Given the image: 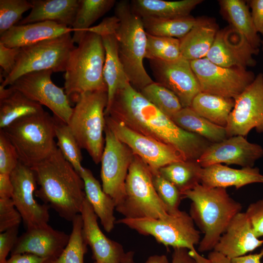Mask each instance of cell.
<instances>
[{
	"instance_id": "6da1fadb",
	"label": "cell",
	"mask_w": 263,
	"mask_h": 263,
	"mask_svg": "<svg viewBox=\"0 0 263 263\" xmlns=\"http://www.w3.org/2000/svg\"><path fill=\"white\" fill-rule=\"evenodd\" d=\"M105 115L171 146L185 161H197L211 144L205 138L181 128L130 82L118 90Z\"/></svg>"
},
{
	"instance_id": "7a4b0ae2",
	"label": "cell",
	"mask_w": 263,
	"mask_h": 263,
	"mask_svg": "<svg viewBox=\"0 0 263 263\" xmlns=\"http://www.w3.org/2000/svg\"><path fill=\"white\" fill-rule=\"evenodd\" d=\"M39 188L35 196L71 222L80 214L86 199L83 181L57 145L45 159L31 167Z\"/></svg>"
},
{
	"instance_id": "3957f363",
	"label": "cell",
	"mask_w": 263,
	"mask_h": 263,
	"mask_svg": "<svg viewBox=\"0 0 263 263\" xmlns=\"http://www.w3.org/2000/svg\"><path fill=\"white\" fill-rule=\"evenodd\" d=\"M191 201L189 215L204 234L198 250H213L233 217L241 212L242 205L228 194L226 188H208L199 184L183 193Z\"/></svg>"
},
{
	"instance_id": "277c9868",
	"label": "cell",
	"mask_w": 263,
	"mask_h": 263,
	"mask_svg": "<svg viewBox=\"0 0 263 263\" xmlns=\"http://www.w3.org/2000/svg\"><path fill=\"white\" fill-rule=\"evenodd\" d=\"M114 14L117 18L115 32L119 59L131 84L139 91L154 81L143 64L147 33L141 18L133 12L129 1L116 2Z\"/></svg>"
},
{
	"instance_id": "5b68a950",
	"label": "cell",
	"mask_w": 263,
	"mask_h": 263,
	"mask_svg": "<svg viewBox=\"0 0 263 263\" xmlns=\"http://www.w3.org/2000/svg\"><path fill=\"white\" fill-rule=\"evenodd\" d=\"M105 52L101 36L88 31L72 52L64 75V89L69 99L75 101L89 92H107L103 70Z\"/></svg>"
},
{
	"instance_id": "8992f818",
	"label": "cell",
	"mask_w": 263,
	"mask_h": 263,
	"mask_svg": "<svg viewBox=\"0 0 263 263\" xmlns=\"http://www.w3.org/2000/svg\"><path fill=\"white\" fill-rule=\"evenodd\" d=\"M0 130L14 146L19 162L30 168L47 157L56 146L55 118L44 110Z\"/></svg>"
},
{
	"instance_id": "52a82bcc",
	"label": "cell",
	"mask_w": 263,
	"mask_h": 263,
	"mask_svg": "<svg viewBox=\"0 0 263 263\" xmlns=\"http://www.w3.org/2000/svg\"><path fill=\"white\" fill-rule=\"evenodd\" d=\"M68 123L81 149L85 150L94 163L100 162L105 145L103 137L107 92L94 91L80 94Z\"/></svg>"
},
{
	"instance_id": "ba28073f",
	"label": "cell",
	"mask_w": 263,
	"mask_h": 263,
	"mask_svg": "<svg viewBox=\"0 0 263 263\" xmlns=\"http://www.w3.org/2000/svg\"><path fill=\"white\" fill-rule=\"evenodd\" d=\"M115 224H123L141 235L151 236L166 247L188 249L196 263H210L195 249V245L200 242V231L196 228L189 214L184 211L164 219L123 218Z\"/></svg>"
},
{
	"instance_id": "9c48e42d",
	"label": "cell",
	"mask_w": 263,
	"mask_h": 263,
	"mask_svg": "<svg viewBox=\"0 0 263 263\" xmlns=\"http://www.w3.org/2000/svg\"><path fill=\"white\" fill-rule=\"evenodd\" d=\"M125 195L115 210L125 218L164 219L169 214L154 187L150 168L134 155L125 185Z\"/></svg>"
},
{
	"instance_id": "30bf717a",
	"label": "cell",
	"mask_w": 263,
	"mask_h": 263,
	"mask_svg": "<svg viewBox=\"0 0 263 263\" xmlns=\"http://www.w3.org/2000/svg\"><path fill=\"white\" fill-rule=\"evenodd\" d=\"M71 33L20 48L12 72L0 86L6 87L22 75L34 72H65L72 52L76 48Z\"/></svg>"
},
{
	"instance_id": "8fae6325",
	"label": "cell",
	"mask_w": 263,
	"mask_h": 263,
	"mask_svg": "<svg viewBox=\"0 0 263 263\" xmlns=\"http://www.w3.org/2000/svg\"><path fill=\"white\" fill-rule=\"evenodd\" d=\"M104 133L105 145L100 161L102 187L116 207L124 198L125 181L135 155L106 125Z\"/></svg>"
},
{
	"instance_id": "7c38bea8",
	"label": "cell",
	"mask_w": 263,
	"mask_h": 263,
	"mask_svg": "<svg viewBox=\"0 0 263 263\" xmlns=\"http://www.w3.org/2000/svg\"><path fill=\"white\" fill-rule=\"evenodd\" d=\"M201 92L234 99L254 80V73L247 69L224 67L207 58L190 61Z\"/></svg>"
},
{
	"instance_id": "4fadbf2b",
	"label": "cell",
	"mask_w": 263,
	"mask_h": 263,
	"mask_svg": "<svg viewBox=\"0 0 263 263\" xmlns=\"http://www.w3.org/2000/svg\"><path fill=\"white\" fill-rule=\"evenodd\" d=\"M105 120L106 125L148 166L151 172L158 171L172 163L185 160L171 146L140 133L109 115L105 116Z\"/></svg>"
},
{
	"instance_id": "5bb4252c",
	"label": "cell",
	"mask_w": 263,
	"mask_h": 263,
	"mask_svg": "<svg viewBox=\"0 0 263 263\" xmlns=\"http://www.w3.org/2000/svg\"><path fill=\"white\" fill-rule=\"evenodd\" d=\"M50 70L26 74L9 86L31 100L49 108L54 116L68 123L73 112L70 99L64 88L56 86L51 79Z\"/></svg>"
},
{
	"instance_id": "9a60e30c",
	"label": "cell",
	"mask_w": 263,
	"mask_h": 263,
	"mask_svg": "<svg viewBox=\"0 0 263 263\" xmlns=\"http://www.w3.org/2000/svg\"><path fill=\"white\" fill-rule=\"evenodd\" d=\"M234 99V106L225 127L227 137H245L252 129L263 133V74H258Z\"/></svg>"
},
{
	"instance_id": "2e32d148",
	"label": "cell",
	"mask_w": 263,
	"mask_h": 263,
	"mask_svg": "<svg viewBox=\"0 0 263 263\" xmlns=\"http://www.w3.org/2000/svg\"><path fill=\"white\" fill-rule=\"evenodd\" d=\"M10 177L14 187L12 199L26 228L48 224L50 207L35 198L38 184L32 169L19 162Z\"/></svg>"
},
{
	"instance_id": "e0dca14e",
	"label": "cell",
	"mask_w": 263,
	"mask_h": 263,
	"mask_svg": "<svg viewBox=\"0 0 263 263\" xmlns=\"http://www.w3.org/2000/svg\"><path fill=\"white\" fill-rule=\"evenodd\" d=\"M155 82L172 91L183 108L190 107L201 89L190 61L181 57L171 61L149 60Z\"/></svg>"
},
{
	"instance_id": "ac0fdd59",
	"label": "cell",
	"mask_w": 263,
	"mask_h": 263,
	"mask_svg": "<svg viewBox=\"0 0 263 263\" xmlns=\"http://www.w3.org/2000/svg\"><path fill=\"white\" fill-rule=\"evenodd\" d=\"M259 53V50L253 48L241 34L229 25L219 29L206 58L222 67L247 69L256 65L253 56Z\"/></svg>"
},
{
	"instance_id": "d6986e66",
	"label": "cell",
	"mask_w": 263,
	"mask_h": 263,
	"mask_svg": "<svg viewBox=\"0 0 263 263\" xmlns=\"http://www.w3.org/2000/svg\"><path fill=\"white\" fill-rule=\"evenodd\" d=\"M83 235L97 263H134V252H125L120 243L108 238L100 229L97 216L86 198L80 212Z\"/></svg>"
},
{
	"instance_id": "ffe728a7",
	"label": "cell",
	"mask_w": 263,
	"mask_h": 263,
	"mask_svg": "<svg viewBox=\"0 0 263 263\" xmlns=\"http://www.w3.org/2000/svg\"><path fill=\"white\" fill-rule=\"evenodd\" d=\"M263 156V148L261 145L237 135L211 143L197 161L202 168L222 163L253 167L255 162Z\"/></svg>"
},
{
	"instance_id": "44dd1931",
	"label": "cell",
	"mask_w": 263,
	"mask_h": 263,
	"mask_svg": "<svg viewBox=\"0 0 263 263\" xmlns=\"http://www.w3.org/2000/svg\"><path fill=\"white\" fill-rule=\"evenodd\" d=\"M117 20V18L114 15L107 17L104 19L99 24L88 30L101 36L105 49L103 75L107 87L108 95V102L105 114L110 108L118 90L130 82L119 59L118 43L115 32Z\"/></svg>"
},
{
	"instance_id": "7402d4cb",
	"label": "cell",
	"mask_w": 263,
	"mask_h": 263,
	"mask_svg": "<svg viewBox=\"0 0 263 263\" xmlns=\"http://www.w3.org/2000/svg\"><path fill=\"white\" fill-rule=\"evenodd\" d=\"M70 235L53 228L48 224L28 228L18 237L11 255L28 253L52 261L60 255Z\"/></svg>"
},
{
	"instance_id": "603a6c76",
	"label": "cell",
	"mask_w": 263,
	"mask_h": 263,
	"mask_svg": "<svg viewBox=\"0 0 263 263\" xmlns=\"http://www.w3.org/2000/svg\"><path fill=\"white\" fill-rule=\"evenodd\" d=\"M263 244L255 236L245 212H240L232 219L213 250L230 260L245 255Z\"/></svg>"
},
{
	"instance_id": "cb8c5ba5",
	"label": "cell",
	"mask_w": 263,
	"mask_h": 263,
	"mask_svg": "<svg viewBox=\"0 0 263 263\" xmlns=\"http://www.w3.org/2000/svg\"><path fill=\"white\" fill-rule=\"evenodd\" d=\"M72 32V28L50 21L17 24L0 36V43L10 48H21Z\"/></svg>"
},
{
	"instance_id": "d4e9b609",
	"label": "cell",
	"mask_w": 263,
	"mask_h": 263,
	"mask_svg": "<svg viewBox=\"0 0 263 263\" xmlns=\"http://www.w3.org/2000/svg\"><path fill=\"white\" fill-rule=\"evenodd\" d=\"M253 183H263V175L256 167L235 169L217 164L202 168L201 184L206 188L233 186L238 189Z\"/></svg>"
},
{
	"instance_id": "484cf974",
	"label": "cell",
	"mask_w": 263,
	"mask_h": 263,
	"mask_svg": "<svg viewBox=\"0 0 263 263\" xmlns=\"http://www.w3.org/2000/svg\"><path fill=\"white\" fill-rule=\"evenodd\" d=\"M219 30L213 18L202 17L180 40L181 56L191 61L205 58Z\"/></svg>"
},
{
	"instance_id": "4316f807",
	"label": "cell",
	"mask_w": 263,
	"mask_h": 263,
	"mask_svg": "<svg viewBox=\"0 0 263 263\" xmlns=\"http://www.w3.org/2000/svg\"><path fill=\"white\" fill-rule=\"evenodd\" d=\"M29 14L19 25L44 21L72 26L79 6V0H32Z\"/></svg>"
},
{
	"instance_id": "83f0119b",
	"label": "cell",
	"mask_w": 263,
	"mask_h": 263,
	"mask_svg": "<svg viewBox=\"0 0 263 263\" xmlns=\"http://www.w3.org/2000/svg\"><path fill=\"white\" fill-rule=\"evenodd\" d=\"M84 184L86 198L100 219L104 230L110 232L116 220L114 216L115 204L102 188L99 181L88 169L83 167L79 172Z\"/></svg>"
},
{
	"instance_id": "f1b7e54d",
	"label": "cell",
	"mask_w": 263,
	"mask_h": 263,
	"mask_svg": "<svg viewBox=\"0 0 263 263\" xmlns=\"http://www.w3.org/2000/svg\"><path fill=\"white\" fill-rule=\"evenodd\" d=\"M44 111L42 106L19 91L0 86V129L15 121Z\"/></svg>"
},
{
	"instance_id": "f546056e",
	"label": "cell",
	"mask_w": 263,
	"mask_h": 263,
	"mask_svg": "<svg viewBox=\"0 0 263 263\" xmlns=\"http://www.w3.org/2000/svg\"><path fill=\"white\" fill-rule=\"evenodd\" d=\"M202 0H133L130 2L132 11L142 18H176L190 15L191 11Z\"/></svg>"
},
{
	"instance_id": "4dcf8cb0",
	"label": "cell",
	"mask_w": 263,
	"mask_h": 263,
	"mask_svg": "<svg viewBox=\"0 0 263 263\" xmlns=\"http://www.w3.org/2000/svg\"><path fill=\"white\" fill-rule=\"evenodd\" d=\"M220 12L229 25L241 34L250 45L259 50L262 40L255 27L247 2L243 0H220Z\"/></svg>"
},
{
	"instance_id": "1f68e13d",
	"label": "cell",
	"mask_w": 263,
	"mask_h": 263,
	"mask_svg": "<svg viewBox=\"0 0 263 263\" xmlns=\"http://www.w3.org/2000/svg\"><path fill=\"white\" fill-rule=\"evenodd\" d=\"M234 106V99L201 92L193 98L190 107L211 122L225 128Z\"/></svg>"
},
{
	"instance_id": "d6a6232c",
	"label": "cell",
	"mask_w": 263,
	"mask_h": 263,
	"mask_svg": "<svg viewBox=\"0 0 263 263\" xmlns=\"http://www.w3.org/2000/svg\"><path fill=\"white\" fill-rule=\"evenodd\" d=\"M171 119L183 130L196 134L211 143H218L227 138L225 128L211 122L190 107L183 108Z\"/></svg>"
},
{
	"instance_id": "836d02e7",
	"label": "cell",
	"mask_w": 263,
	"mask_h": 263,
	"mask_svg": "<svg viewBox=\"0 0 263 263\" xmlns=\"http://www.w3.org/2000/svg\"><path fill=\"white\" fill-rule=\"evenodd\" d=\"M116 3L115 0H79V6L72 26L74 43L78 44L91 25L110 11Z\"/></svg>"
},
{
	"instance_id": "e575fe53",
	"label": "cell",
	"mask_w": 263,
	"mask_h": 263,
	"mask_svg": "<svg viewBox=\"0 0 263 263\" xmlns=\"http://www.w3.org/2000/svg\"><path fill=\"white\" fill-rule=\"evenodd\" d=\"M202 168L197 161L183 160L164 166L158 171L183 194L201 184Z\"/></svg>"
},
{
	"instance_id": "d590c367",
	"label": "cell",
	"mask_w": 263,
	"mask_h": 263,
	"mask_svg": "<svg viewBox=\"0 0 263 263\" xmlns=\"http://www.w3.org/2000/svg\"><path fill=\"white\" fill-rule=\"evenodd\" d=\"M146 32L150 35L181 39L194 25L196 18L190 15L176 18H141Z\"/></svg>"
},
{
	"instance_id": "8d00e7d4",
	"label": "cell",
	"mask_w": 263,
	"mask_h": 263,
	"mask_svg": "<svg viewBox=\"0 0 263 263\" xmlns=\"http://www.w3.org/2000/svg\"><path fill=\"white\" fill-rule=\"evenodd\" d=\"M72 223V231L66 246L57 258L47 263H84L88 244L83 235L81 215L77 214Z\"/></svg>"
},
{
	"instance_id": "74e56055",
	"label": "cell",
	"mask_w": 263,
	"mask_h": 263,
	"mask_svg": "<svg viewBox=\"0 0 263 263\" xmlns=\"http://www.w3.org/2000/svg\"><path fill=\"white\" fill-rule=\"evenodd\" d=\"M54 116V115H53ZM55 120V134L56 145L64 158L69 162L79 173L83 167L81 148L70 127L56 117Z\"/></svg>"
},
{
	"instance_id": "f35d334b",
	"label": "cell",
	"mask_w": 263,
	"mask_h": 263,
	"mask_svg": "<svg viewBox=\"0 0 263 263\" xmlns=\"http://www.w3.org/2000/svg\"><path fill=\"white\" fill-rule=\"evenodd\" d=\"M139 92L146 99L171 119L183 108L179 99L172 91L155 81Z\"/></svg>"
},
{
	"instance_id": "ab89813d",
	"label": "cell",
	"mask_w": 263,
	"mask_h": 263,
	"mask_svg": "<svg viewBox=\"0 0 263 263\" xmlns=\"http://www.w3.org/2000/svg\"><path fill=\"white\" fill-rule=\"evenodd\" d=\"M147 36L145 58L149 60L171 61L182 57L180 39L155 36L147 33Z\"/></svg>"
},
{
	"instance_id": "60d3db41",
	"label": "cell",
	"mask_w": 263,
	"mask_h": 263,
	"mask_svg": "<svg viewBox=\"0 0 263 263\" xmlns=\"http://www.w3.org/2000/svg\"><path fill=\"white\" fill-rule=\"evenodd\" d=\"M151 173L155 189L165 205L168 213L172 216L179 215L181 212L179 206L182 199L184 198L183 194L172 183L163 177L158 171L151 172Z\"/></svg>"
},
{
	"instance_id": "b9f144b4",
	"label": "cell",
	"mask_w": 263,
	"mask_h": 263,
	"mask_svg": "<svg viewBox=\"0 0 263 263\" xmlns=\"http://www.w3.org/2000/svg\"><path fill=\"white\" fill-rule=\"evenodd\" d=\"M32 3L26 0H0V36L17 25L23 14L31 9Z\"/></svg>"
},
{
	"instance_id": "7bdbcfd3",
	"label": "cell",
	"mask_w": 263,
	"mask_h": 263,
	"mask_svg": "<svg viewBox=\"0 0 263 263\" xmlns=\"http://www.w3.org/2000/svg\"><path fill=\"white\" fill-rule=\"evenodd\" d=\"M19 162L14 146L0 130V173H11Z\"/></svg>"
},
{
	"instance_id": "ee69618b",
	"label": "cell",
	"mask_w": 263,
	"mask_h": 263,
	"mask_svg": "<svg viewBox=\"0 0 263 263\" xmlns=\"http://www.w3.org/2000/svg\"><path fill=\"white\" fill-rule=\"evenodd\" d=\"M21 221L12 198H0V232L19 226Z\"/></svg>"
},
{
	"instance_id": "f6af8a7d",
	"label": "cell",
	"mask_w": 263,
	"mask_h": 263,
	"mask_svg": "<svg viewBox=\"0 0 263 263\" xmlns=\"http://www.w3.org/2000/svg\"><path fill=\"white\" fill-rule=\"evenodd\" d=\"M245 212L256 237H263V198L250 204Z\"/></svg>"
},
{
	"instance_id": "bcb514c9",
	"label": "cell",
	"mask_w": 263,
	"mask_h": 263,
	"mask_svg": "<svg viewBox=\"0 0 263 263\" xmlns=\"http://www.w3.org/2000/svg\"><path fill=\"white\" fill-rule=\"evenodd\" d=\"M20 49V48L8 47L0 43V66L3 79L14 69Z\"/></svg>"
},
{
	"instance_id": "7dc6e473",
	"label": "cell",
	"mask_w": 263,
	"mask_h": 263,
	"mask_svg": "<svg viewBox=\"0 0 263 263\" xmlns=\"http://www.w3.org/2000/svg\"><path fill=\"white\" fill-rule=\"evenodd\" d=\"M17 226L0 233V263H4L9 253L13 249L18 238Z\"/></svg>"
},
{
	"instance_id": "c3c4849f",
	"label": "cell",
	"mask_w": 263,
	"mask_h": 263,
	"mask_svg": "<svg viewBox=\"0 0 263 263\" xmlns=\"http://www.w3.org/2000/svg\"><path fill=\"white\" fill-rule=\"evenodd\" d=\"M253 21L258 34L263 36V0H248Z\"/></svg>"
},
{
	"instance_id": "681fc988",
	"label": "cell",
	"mask_w": 263,
	"mask_h": 263,
	"mask_svg": "<svg viewBox=\"0 0 263 263\" xmlns=\"http://www.w3.org/2000/svg\"><path fill=\"white\" fill-rule=\"evenodd\" d=\"M48 260L36 255L24 253L11 255L4 263H47Z\"/></svg>"
},
{
	"instance_id": "f907efd6",
	"label": "cell",
	"mask_w": 263,
	"mask_h": 263,
	"mask_svg": "<svg viewBox=\"0 0 263 263\" xmlns=\"http://www.w3.org/2000/svg\"><path fill=\"white\" fill-rule=\"evenodd\" d=\"M13 191L10 174L0 173V198H12Z\"/></svg>"
},
{
	"instance_id": "816d5d0a",
	"label": "cell",
	"mask_w": 263,
	"mask_h": 263,
	"mask_svg": "<svg viewBox=\"0 0 263 263\" xmlns=\"http://www.w3.org/2000/svg\"><path fill=\"white\" fill-rule=\"evenodd\" d=\"M188 251V249L184 248L174 249L171 263H196Z\"/></svg>"
},
{
	"instance_id": "f5cc1de1",
	"label": "cell",
	"mask_w": 263,
	"mask_h": 263,
	"mask_svg": "<svg viewBox=\"0 0 263 263\" xmlns=\"http://www.w3.org/2000/svg\"><path fill=\"white\" fill-rule=\"evenodd\" d=\"M263 248L258 253L244 255L230 259L231 263H262Z\"/></svg>"
},
{
	"instance_id": "db71d44e",
	"label": "cell",
	"mask_w": 263,
	"mask_h": 263,
	"mask_svg": "<svg viewBox=\"0 0 263 263\" xmlns=\"http://www.w3.org/2000/svg\"><path fill=\"white\" fill-rule=\"evenodd\" d=\"M207 258L210 263H231L229 259L214 250L209 253Z\"/></svg>"
},
{
	"instance_id": "11a10c76",
	"label": "cell",
	"mask_w": 263,
	"mask_h": 263,
	"mask_svg": "<svg viewBox=\"0 0 263 263\" xmlns=\"http://www.w3.org/2000/svg\"><path fill=\"white\" fill-rule=\"evenodd\" d=\"M145 263H171L165 255H154L150 256Z\"/></svg>"
},
{
	"instance_id": "9f6ffc18",
	"label": "cell",
	"mask_w": 263,
	"mask_h": 263,
	"mask_svg": "<svg viewBox=\"0 0 263 263\" xmlns=\"http://www.w3.org/2000/svg\"><path fill=\"white\" fill-rule=\"evenodd\" d=\"M261 46L262 47V51H263V40H262L261 41Z\"/></svg>"
},
{
	"instance_id": "6f0895ef",
	"label": "cell",
	"mask_w": 263,
	"mask_h": 263,
	"mask_svg": "<svg viewBox=\"0 0 263 263\" xmlns=\"http://www.w3.org/2000/svg\"><path fill=\"white\" fill-rule=\"evenodd\" d=\"M94 263H96V262H94Z\"/></svg>"
}]
</instances>
